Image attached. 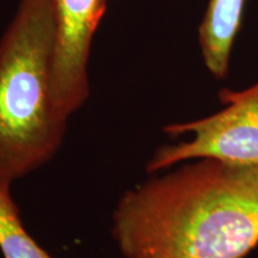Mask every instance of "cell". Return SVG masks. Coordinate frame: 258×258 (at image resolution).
I'll use <instances>...</instances> for the list:
<instances>
[{
    "mask_svg": "<svg viewBox=\"0 0 258 258\" xmlns=\"http://www.w3.org/2000/svg\"><path fill=\"white\" fill-rule=\"evenodd\" d=\"M111 235L123 258H244L258 245V166L180 163L125 191Z\"/></svg>",
    "mask_w": 258,
    "mask_h": 258,
    "instance_id": "obj_1",
    "label": "cell"
},
{
    "mask_svg": "<svg viewBox=\"0 0 258 258\" xmlns=\"http://www.w3.org/2000/svg\"><path fill=\"white\" fill-rule=\"evenodd\" d=\"M55 38L51 0H21L0 40V185L46 165L63 144L69 118L51 92Z\"/></svg>",
    "mask_w": 258,
    "mask_h": 258,
    "instance_id": "obj_2",
    "label": "cell"
},
{
    "mask_svg": "<svg viewBox=\"0 0 258 258\" xmlns=\"http://www.w3.org/2000/svg\"><path fill=\"white\" fill-rule=\"evenodd\" d=\"M219 98L224 104L220 111L163 128L173 138L192 137L189 141L158 148L146 165L148 173L194 159L258 166V82L240 91L221 90Z\"/></svg>",
    "mask_w": 258,
    "mask_h": 258,
    "instance_id": "obj_3",
    "label": "cell"
},
{
    "mask_svg": "<svg viewBox=\"0 0 258 258\" xmlns=\"http://www.w3.org/2000/svg\"><path fill=\"white\" fill-rule=\"evenodd\" d=\"M51 5L56 24L51 92L57 110L70 118L89 97L90 48L106 0H51Z\"/></svg>",
    "mask_w": 258,
    "mask_h": 258,
    "instance_id": "obj_4",
    "label": "cell"
},
{
    "mask_svg": "<svg viewBox=\"0 0 258 258\" xmlns=\"http://www.w3.org/2000/svg\"><path fill=\"white\" fill-rule=\"evenodd\" d=\"M246 0H209L199 29V43L207 70L224 79L230 70L232 48L240 30Z\"/></svg>",
    "mask_w": 258,
    "mask_h": 258,
    "instance_id": "obj_5",
    "label": "cell"
},
{
    "mask_svg": "<svg viewBox=\"0 0 258 258\" xmlns=\"http://www.w3.org/2000/svg\"><path fill=\"white\" fill-rule=\"evenodd\" d=\"M0 251L4 258H53L29 234L11 186L0 185Z\"/></svg>",
    "mask_w": 258,
    "mask_h": 258,
    "instance_id": "obj_6",
    "label": "cell"
}]
</instances>
